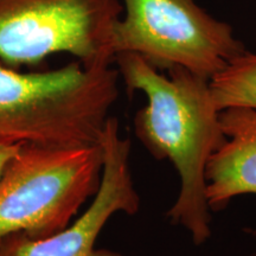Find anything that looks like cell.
I'll return each mask as SVG.
<instances>
[{
	"instance_id": "6da1fadb",
	"label": "cell",
	"mask_w": 256,
	"mask_h": 256,
	"mask_svg": "<svg viewBox=\"0 0 256 256\" xmlns=\"http://www.w3.org/2000/svg\"><path fill=\"white\" fill-rule=\"evenodd\" d=\"M114 63L128 90L147 98L134 120L136 136L156 159H168L179 174L180 188L168 218L183 226L194 244H203L211 236L206 166L226 140L210 80L182 66L162 75L133 52L119 54Z\"/></svg>"
},
{
	"instance_id": "7a4b0ae2",
	"label": "cell",
	"mask_w": 256,
	"mask_h": 256,
	"mask_svg": "<svg viewBox=\"0 0 256 256\" xmlns=\"http://www.w3.org/2000/svg\"><path fill=\"white\" fill-rule=\"evenodd\" d=\"M112 66L76 60L20 72L0 62V146L100 145L119 96L120 74Z\"/></svg>"
},
{
	"instance_id": "3957f363",
	"label": "cell",
	"mask_w": 256,
	"mask_h": 256,
	"mask_svg": "<svg viewBox=\"0 0 256 256\" xmlns=\"http://www.w3.org/2000/svg\"><path fill=\"white\" fill-rule=\"evenodd\" d=\"M101 145H19L0 174V238H44L66 229L100 188Z\"/></svg>"
},
{
	"instance_id": "277c9868",
	"label": "cell",
	"mask_w": 256,
	"mask_h": 256,
	"mask_svg": "<svg viewBox=\"0 0 256 256\" xmlns=\"http://www.w3.org/2000/svg\"><path fill=\"white\" fill-rule=\"evenodd\" d=\"M112 51L142 56L158 70L182 66L210 80L247 49L234 28L197 0H121Z\"/></svg>"
},
{
	"instance_id": "5b68a950",
	"label": "cell",
	"mask_w": 256,
	"mask_h": 256,
	"mask_svg": "<svg viewBox=\"0 0 256 256\" xmlns=\"http://www.w3.org/2000/svg\"><path fill=\"white\" fill-rule=\"evenodd\" d=\"M122 12L121 0H0V62L17 69L69 54L86 66L114 64Z\"/></svg>"
},
{
	"instance_id": "8992f818",
	"label": "cell",
	"mask_w": 256,
	"mask_h": 256,
	"mask_svg": "<svg viewBox=\"0 0 256 256\" xmlns=\"http://www.w3.org/2000/svg\"><path fill=\"white\" fill-rule=\"evenodd\" d=\"M100 145L104 153L100 188L84 212L48 238L14 234L0 238V256H124L96 248L98 235L112 216L119 212L132 216L140 208L130 168V142L120 136L115 118L110 116L106 124Z\"/></svg>"
},
{
	"instance_id": "52a82bcc",
	"label": "cell",
	"mask_w": 256,
	"mask_h": 256,
	"mask_svg": "<svg viewBox=\"0 0 256 256\" xmlns=\"http://www.w3.org/2000/svg\"><path fill=\"white\" fill-rule=\"evenodd\" d=\"M220 119L226 140L206 166L211 211H220L241 194H256V110L226 108Z\"/></svg>"
},
{
	"instance_id": "ba28073f",
	"label": "cell",
	"mask_w": 256,
	"mask_h": 256,
	"mask_svg": "<svg viewBox=\"0 0 256 256\" xmlns=\"http://www.w3.org/2000/svg\"><path fill=\"white\" fill-rule=\"evenodd\" d=\"M217 110L242 107L256 110V54L246 51L210 78Z\"/></svg>"
},
{
	"instance_id": "9c48e42d",
	"label": "cell",
	"mask_w": 256,
	"mask_h": 256,
	"mask_svg": "<svg viewBox=\"0 0 256 256\" xmlns=\"http://www.w3.org/2000/svg\"><path fill=\"white\" fill-rule=\"evenodd\" d=\"M18 146H0V174L4 171L8 160L14 156L18 150Z\"/></svg>"
}]
</instances>
